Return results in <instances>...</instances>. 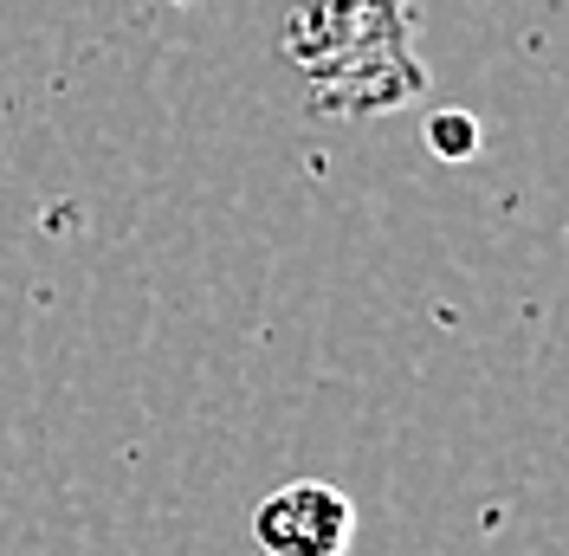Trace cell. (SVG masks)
I'll return each mask as SVG.
<instances>
[{"label":"cell","instance_id":"3","mask_svg":"<svg viewBox=\"0 0 569 556\" xmlns=\"http://www.w3.org/2000/svg\"><path fill=\"white\" fill-rule=\"evenodd\" d=\"M433 149H440L447 162H460V156H472V149H479V130H472V123H460V117H440V123H433Z\"/></svg>","mask_w":569,"mask_h":556},{"label":"cell","instance_id":"2","mask_svg":"<svg viewBox=\"0 0 569 556\" xmlns=\"http://www.w3.org/2000/svg\"><path fill=\"white\" fill-rule=\"evenodd\" d=\"M252 544L259 556H350L356 505L330 479H284L252 505Z\"/></svg>","mask_w":569,"mask_h":556},{"label":"cell","instance_id":"1","mask_svg":"<svg viewBox=\"0 0 569 556\" xmlns=\"http://www.w3.org/2000/svg\"><path fill=\"white\" fill-rule=\"evenodd\" d=\"M291 59L318 85L330 110H376L421 91V66L408 46V7L401 0H305L291 13Z\"/></svg>","mask_w":569,"mask_h":556}]
</instances>
